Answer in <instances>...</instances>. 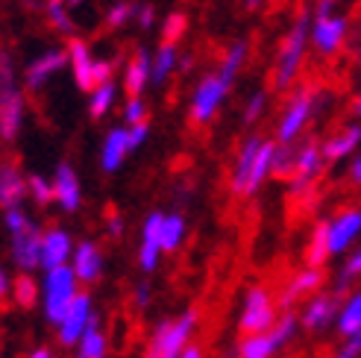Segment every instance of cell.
Listing matches in <instances>:
<instances>
[{"label":"cell","mask_w":361,"mask_h":358,"mask_svg":"<svg viewBox=\"0 0 361 358\" xmlns=\"http://www.w3.org/2000/svg\"><path fill=\"white\" fill-rule=\"evenodd\" d=\"M176 68H179V50L173 42H165L153 56V85H165Z\"/></svg>","instance_id":"obj_29"},{"label":"cell","mask_w":361,"mask_h":358,"mask_svg":"<svg viewBox=\"0 0 361 358\" xmlns=\"http://www.w3.org/2000/svg\"><path fill=\"white\" fill-rule=\"evenodd\" d=\"M150 82H153V56L147 50H135L130 56V62H126V68H123V88H126V94L135 97Z\"/></svg>","instance_id":"obj_17"},{"label":"cell","mask_w":361,"mask_h":358,"mask_svg":"<svg viewBox=\"0 0 361 358\" xmlns=\"http://www.w3.org/2000/svg\"><path fill=\"white\" fill-rule=\"evenodd\" d=\"M68 62H71V74H74V82L82 88V92H92L97 85V59L92 47H88L82 39H71L68 44Z\"/></svg>","instance_id":"obj_13"},{"label":"cell","mask_w":361,"mask_h":358,"mask_svg":"<svg viewBox=\"0 0 361 358\" xmlns=\"http://www.w3.org/2000/svg\"><path fill=\"white\" fill-rule=\"evenodd\" d=\"M68 65V50H44L42 56H35L27 68V74H24V82L30 92H39V88L50 80V77H56L59 70Z\"/></svg>","instance_id":"obj_16"},{"label":"cell","mask_w":361,"mask_h":358,"mask_svg":"<svg viewBox=\"0 0 361 358\" xmlns=\"http://www.w3.org/2000/svg\"><path fill=\"white\" fill-rule=\"evenodd\" d=\"M27 183H30V191H32V197L39 203H50L53 197H56V188L47 185V179H42V176H30Z\"/></svg>","instance_id":"obj_41"},{"label":"cell","mask_w":361,"mask_h":358,"mask_svg":"<svg viewBox=\"0 0 361 358\" xmlns=\"http://www.w3.org/2000/svg\"><path fill=\"white\" fill-rule=\"evenodd\" d=\"M68 256H71V238L62 229H50L42 241V267L44 271H53V267L65 264Z\"/></svg>","instance_id":"obj_25"},{"label":"cell","mask_w":361,"mask_h":358,"mask_svg":"<svg viewBox=\"0 0 361 358\" xmlns=\"http://www.w3.org/2000/svg\"><path fill=\"white\" fill-rule=\"evenodd\" d=\"M179 358H203V355H200V350H197V347H185Z\"/></svg>","instance_id":"obj_48"},{"label":"cell","mask_w":361,"mask_h":358,"mask_svg":"<svg viewBox=\"0 0 361 358\" xmlns=\"http://www.w3.org/2000/svg\"><path fill=\"white\" fill-rule=\"evenodd\" d=\"M358 235H361V209H344L326 221V241L332 256L347 253L358 241Z\"/></svg>","instance_id":"obj_10"},{"label":"cell","mask_w":361,"mask_h":358,"mask_svg":"<svg viewBox=\"0 0 361 358\" xmlns=\"http://www.w3.org/2000/svg\"><path fill=\"white\" fill-rule=\"evenodd\" d=\"M320 285H323V271H320V267H314V264L302 267V271L294 273V279L288 282V288L282 291L279 306H282V309H291L297 300H302L305 294H314Z\"/></svg>","instance_id":"obj_18"},{"label":"cell","mask_w":361,"mask_h":358,"mask_svg":"<svg viewBox=\"0 0 361 358\" xmlns=\"http://www.w3.org/2000/svg\"><path fill=\"white\" fill-rule=\"evenodd\" d=\"M350 32V21L341 12H335V0H320L312 18V47L320 56H335L344 47Z\"/></svg>","instance_id":"obj_2"},{"label":"cell","mask_w":361,"mask_h":358,"mask_svg":"<svg viewBox=\"0 0 361 358\" xmlns=\"http://www.w3.org/2000/svg\"><path fill=\"white\" fill-rule=\"evenodd\" d=\"M135 21H138L144 30H150L153 21H156V6H153V4H141V6H138V15H135Z\"/></svg>","instance_id":"obj_45"},{"label":"cell","mask_w":361,"mask_h":358,"mask_svg":"<svg viewBox=\"0 0 361 358\" xmlns=\"http://www.w3.org/2000/svg\"><path fill=\"white\" fill-rule=\"evenodd\" d=\"M123 121H126V123H141V121H147V106H144L141 94H135V97L126 100V106H123Z\"/></svg>","instance_id":"obj_40"},{"label":"cell","mask_w":361,"mask_h":358,"mask_svg":"<svg viewBox=\"0 0 361 358\" xmlns=\"http://www.w3.org/2000/svg\"><path fill=\"white\" fill-rule=\"evenodd\" d=\"M194 323H197V311H185L179 320L159 323L153 341H150V350H147V358H179L183 350L188 347Z\"/></svg>","instance_id":"obj_6"},{"label":"cell","mask_w":361,"mask_h":358,"mask_svg":"<svg viewBox=\"0 0 361 358\" xmlns=\"http://www.w3.org/2000/svg\"><path fill=\"white\" fill-rule=\"evenodd\" d=\"M115 97H118V88H115L112 80L94 85V88H92V97H88V112H92V118H103L106 112L112 109Z\"/></svg>","instance_id":"obj_31"},{"label":"cell","mask_w":361,"mask_h":358,"mask_svg":"<svg viewBox=\"0 0 361 358\" xmlns=\"http://www.w3.org/2000/svg\"><path fill=\"white\" fill-rule=\"evenodd\" d=\"M92 323V302H88L85 294H77V300L71 302V309L65 311L62 323H59V341L62 347H71V344H80L82 332Z\"/></svg>","instance_id":"obj_15"},{"label":"cell","mask_w":361,"mask_h":358,"mask_svg":"<svg viewBox=\"0 0 361 358\" xmlns=\"http://www.w3.org/2000/svg\"><path fill=\"white\" fill-rule=\"evenodd\" d=\"M347 176H350V183H353L355 188H361V153H355V156H353V162H350Z\"/></svg>","instance_id":"obj_46"},{"label":"cell","mask_w":361,"mask_h":358,"mask_svg":"<svg viewBox=\"0 0 361 358\" xmlns=\"http://www.w3.org/2000/svg\"><path fill=\"white\" fill-rule=\"evenodd\" d=\"M335 358H361V332L358 335H350L344 344H341L338 355Z\"/></svg>","instance_id":"obj_42"},{"label":"cell","mask_w":361,"mask_h":358,"mask_svg":"<svg viewBox=\"0 0 361 358\" xmlns=\"http://www.w3.org/2000/svg\"><path fill=\"white\" fill-rule=\"evenodd\" d=\"M103 355H106V338L97 329V320H92L80 338V358H103Z\"/></svg>","instance_id":"obj_32"},{"label":"cell","mask_w":361,"mask_h":358,"mask_svg":"<svg viewBox=\"0 0 361 358\" xmlns=\"http://www.w3.org/2000/svg\"><path fill=\"white\" fill-rule=\"evenodd\" d=\"M332 259L329 253V241H326V221L317 223L314 232H312V244H309V264L314 267H323V261Z\"/></svg>","instance_id":"obj_34"},{"label":"cell","mask_w":361,"mask_h":358,"mask_svg":"<svg viewBox=\"0 0 361 358\" xmlns=\"http://www.w3.org/2000/svg\"><path fill=\"white\" fill-rule=\"evenodd\" d=\"M9 294V279H6V273H4V267H0V300H4Z\"/></svg>","instance_id":"obj_47"},{"label":"cell","mask_w":361,"mask_h":358,"mask_svg":"<svg viewBox=\"0 0 361 358\" xmlns=\"http://www.w3.org/2000/svg\"><path fill=\"white\" fill-rule=\"evenodd\" d=\"M312 18H314V9H302L291 30L285 32V39L279 44V53H276V65H274V88L276 92H285L291 88L300 68H302V59H305V50L312 44Z\"/></svg>","instance_id":"obj_1"},{"label":"cell","mask_w":361,"mask_h":358,"mask_svg":"<svg viewBox=\"0 0 361 358\" xmlns=\"http://www.w3.org/2000/svg\"><path fill=\"white\" fill-rule=\"evenodd\" d=\"M323 165H326V156H323V147L309 141L302 144L294 156V171H291V194H300L309 188L314 179L323 173Z\"/></svg>","instance_id":"obj_11"},{"label":"cell","mask_w":361,"mask_h":358,"mask_svg":"<svg viewBox=\"0 0 361 358\" xmlns=\"http://www.w3.org/2000/svg\"><path fill=\"white\" fill-rule=\"evenodd\" d=\"M53 188H56V200L62 203L65 211H77L80 209V200H82V194H80V179L74 173V168L71 165H59L56 168V183H53Z\"/></svg>","instance_id":"obj_23"},{"label":"cell","mask_w":361,"mask_h":358,"mask_svg":"<svg viewBox=\"0 0 361 358\" xmlns=\"http://www.w3.org/2000/svg\"><path fill=\"white\" fill-rule=\"evenodd\" d=\"M100 253H97V247L94 244H80L77 247V253H74V271H77V279L85 282V285H92L100 279Z\"/></svg>","instance_id":"obj_27"},{"label":"cell","mask_w":361,"mask_h":358,"mask_svg":"<svg viewBox=\"0 0 361 358\" xmlns=\"http://www.w3.org/2000/svg\"><path fill=\"white\" fill-rule=\"evenodd\" d=\"M259 135H250L241 150H238V159H235V168H232V191L235 194H247V183H250V173H252V162H256L259 156V147H262Z\"/></svg>","instance_id":"obj_22"},{"label":"cell","mask_w":361,"mask_h":358,"mask_svg":"<svg viewBox=\"0 0 361 358\" xmlns=\"http://www.w3.org/2000/svg\"><path fill=\"white\" fill-rule=\"evenodd\" d=\"M358 147H361V123H350V127L335 132L323 144V156H326V162H341V159L355 156Z\"/></svg>","instance_id":"obj_20"},{"label":"cell","mask_w":361,"mask_h":358,"mask_svg":"<svg viewBox=\"0 0 361 358\" xmlns=\"http://www.w3.org/2000/svg\"><path fill=\"white\" fill-rule=\"evenodd\" d=\"M335 326H338L341 338H350V335L361 332V291H355V294H350L344 300V306H341V311H338Z\"/></svg>","instance_id":"obj_28"},{"label":"cell","mask_w":361,"mask_h":358,"mask_svg":"<svg viewBox=\"0 0 361 358\" xmlns=\"http://www.w3.org/2000/svg\"><path fill=\"white\" fill-rule=\"evenodd\" d=\"M267 109V92H252L244 106V123H256Z\"/></svg>","instance_id":"obj_38"},{"label":"cell","mask_w":361,"mask_h":358,"mask_svg":"<svg viewBox=\"0 0 361 358\" xmlns=\"http://www.w3.org/2000/svg\"><path fill=\"white\" fill-rule=\"evenodd\" d=\"M147 291H150L147 285H141V288H138V302H141V306H144V302H147V297H150Z\"/></svg>","instance_id":"obj_49"},{"label":"cell","mask_w":361,"mask_h":358,"mask_svg":"<svg viewBox=\"0 0 361 358\" xmlns=\"http://www.w3.org/2000/svg\"><path fill=\"white\" fill-rule=\"evenodd\" d=\"M185 15L183 12H173V15H168V21H165V27H161V35H165V42H173L176 44V39L185 32Z\"/></svg>","instance_id":"obj_39"},{"label":"cell","mask_w":361,"mask_h":358,"mask_svg":"<svg viewBox=\"0 0 361 358\" xmlns=\"http://www.w3.org/2000/svg\"><path fill=\"white\" fill-rule=\"evenodd\" d=\"M150 135V127H147V121H141V123H130V147L138 150L144 141H147Z\"/></svg>","instance_id":"obj_43"},{"label":"cell","mask_w":361,"mask_h":358,"mask_svg":"<svg viewBox=\"0 0 361 358\" xmlns=\"http://www.w3.org/2000/svg\"><path fill=\"white\" fill-rule=\"evenodd\" d=\"M355 276H361V247L350 256V261H347V267H344V276H341V282H350V279H355Z\"/></svg>","instance_id":"obj_44"},{"label":"cell","mask_w":361,"mask_h":358,"mask_svg":"<svg viewBox=\"0 0 361 358\" xmlns=\"http://www.w3.org/2000/svg\"><path fill=\"white\" fill-rule=\"evenodd\" d=\"M353 112L361 118V92H358V97H355V106H353Z\"/></svg>","instance_id":"obj_53"},{"label":"cell","mask_w":361,"mask_h":358,"mask_svg":"<svg viewBox=\"0 0 361 358\" xmlns=\"http://www.w3.org/2000/svg\"><path fill=\"white\" fill-rule=\"evenodd\" d=\"M338 294H323L317 291L309 302H305V309L300 314V323L302 329H309V332H320V329H326L329 323H335L338 320Z\"/></svg>","instance_id":"obj_14"},{"label":"cell","mask_w":361,"mask_h":358,"mask_svg":"<svg viewBox=\"0 0 361 358\" xmlns=\"http://www.w3.org/2000/svg\"><path fill=\"white\" fill-rule=\"evenodd\" d=\"M191 65H194V59H191V56H183V59H179V70H188Z\"/></svg>","instance_id":"obj_50"},{"label":"cell","mask_w":361,"mask_h":358,"mask_svg":"<svg viewBox=\"0 0 361 358\" xmlns=\"http://www.w3.org/2000/svg\"><path fill=\"white\" fill-rule=\"evenodd\" d=\"M276 150H279V141H262V147H259V156H256V162H252V173H250V183H247V194H256L262 188L264 179L274 173V162H276Z\"/></svg>","instance_id":"obj_24"},{"label":"cell","mask_w":361,"mask_h":358,"mask_svg":"<svg viewBox=\"0 0 361 358\" xmlns=\"http://www.w3.org/2000/svg\"><path fill=\"white\" fill-rule=\"evenodd\" d=\"M77 300V271L68 264H59L47 271L44 279V314L50 323H62L65 311L71 309V302Z\"/></svg>","instance_id":"obj_4"},{"label":"cell","mask_w":361,"mask_h":358,"mask_svg":"<svg viewBox=\"0 0 361 358\" xmlns=\"http://www.w3.org/2000/svg\"><path fill=\"white\" fill-rule=\"evenodd\" d=\"M135 15H138L135 4H130V0H118V4H112L109 12H106V24L109 27H123V24H130Z\"/></svg>","instance_id":"obj_36"},{"label":"cell","mask_w":361,"mask_h":358,"mask_svg":"<svg viewBox=\"0 0 361 358\" xmlns=\"http://www.w3.org/2000/svg\"><path fill=\"white\" fill-rule=\"evenodd\" d=\"M12 291H15V300H18V306H24V309H32L35 306V282L30 279V276H18L15 279V285H12Z\"/></svg>","instance_id":"obj_37"},{"label":"cell","mask_w":361,"mask_h":358,"mask_svg":"<svg viewBox=\"0 0 361 358\" xmlns=\"http://www.w3.org/2000/svg\"><path fill=\"white\" fill-rule=\"evenodd\" d=\"M68 4H71V6H82V4H85V0H68Z\"/></svg>","instance_id":"obj_54"},{"label":"cell","mask_w":361,"mask_h":358,"mask_svg":"<svg viewBox=\"0 0 361 358\" xmlns=\"http://www.w3.org/2000/svg\"><path fill=\"white\" fill-rule=\"evenodd\" d=\"M241 329L247 335H256V332H267L270 326L276 323V302L270 300V294L264 288H250L244 297V306H241Z\"/></svg>","instance_id":"obj_9"},{"label":"cell","mask_w":361,"mask_h":358,"mask_svg":"<svg viewBox=\"0 0 361 358\" xmlns=\"http://www.w3.org/2000/svg\"><path fill=\"white\" fill-rule=\"evenodd\" d=\"M229 88H232V82L221 74V70L206 74L200 82H197L194 94H191V121L194 123H209L214 115H218L221 106H224Z\"/></svg>","instance_id":"obj_7"},{"label":"cell","mask_w":361,"mask_h":358,"mask_svg":"<svg viewBox=\"0 0 361 358\" xmlns=\"http://www.w3.org/2000/svg\"><path fill=\"white\" fill-rule=\"evenodd\" d=\"M24 123V94L12 80L9 56H0V138L12 141Z\"/></svg>","instance_id":"obj_5"},{"label":"cell","mask_w":361,"mask_h":358,"mask_svg":"<svg viewBox=\"0 0 361 358\" xmlns=\"http://www.w3.org/2000/svg\"><path fill=\"white\" fill-rule=\"evenodd\" d=\"M300 326L302 323H300L297 314H291V311L282 314L267 332H256V335L244 338L241 347H238V358H274L297 335Z\"/></svg>","instance_id":"obj_3"},{"label":"cell","mask_w":361,"mask_h":358,"mask_svg":"<svg viewBox=\"0 0 361 358\" xmlns=\"http://www.w3.org/2000/svg\"><path fill=\"white\" fill-rule=\"evenodd\" d=\"M312 115H314V92L312 88H302V92H297L291 100H288L285 112L279 118V127H276L279 144H294L300 138V132L305 130V123L312 121Z\"/></svg>","instance_id":"obj_8"},{"label":"cell","mask_w":361,"mask_h":358,"mask_svg":"<svg viewBox=\"0 0 361 358\" xmlns=\"http://www.w3.org/2000/svg\"><path fill=\"white\" fill-rule=\"evenodd\" d=\"M250 56V44L247 42H235V44H229V50L224 53V59H221V74L229 80V82H235V77L241 74V68Z\"/></svg>","instance_id":"obj_30"},{"label":"cell","mask_w":361,"mask_h":358,"mask_svg":"<svg viewBox=\"0 0 361 358\" xmlns=\"http://www.w3.org/2000/svg\"><path fill=\"white\" fill-rule=\"evenodd\" d=\"M44 12H47V21L53 24V30H59L65 35L74 32V21H71V4H68V0H47Z\"/></svg>","instance_id":"obj_33"},{"label":"cell","mask_w":361,"mask_h":358,"mask_svg":"<svg viewBox=\"0 0 361 358\" xmlns=\"http://www.w3.org/2000/svg\"><path fill=\"white\" fill-rule=\"evenodd\" d=\"M161 221L165 214H150L147 223H144V235H141V249H138V261L144 271H153L159 253H161Z\"/></svg>","instance_id":"obj_21"},{"label":"cell","mask_w":361,"mask_h":358,"mask_svg":"<svg viewBox=\"0 0 361 358\" xmlns=\"http://www.w3.org/2000/svg\"><path fill=\"white\" fill-rule=\"evenodd\" d=\"M133 153L130 147V127H115L103 141V150H100V165L103 171H118L123 165V159Z\"/></svg>","instance_id":"obj_19"},{"label":"cell","mask_w":361,"mask_h":358,"mask_svg":"<svg viewBox=\"0 0 361 358\" xmlns=\"http://www.w3.org/2000/svg\"><path fill=\"white\" fill-rule=\"evenodd\" d=\"M42 241H44V235L32 223L12 232V259H15V264L21 267V271L42 267Z\"/></svg>","instance_id":"obj_12"},{"label":"cell","mask_w":361,"mask_h":358,"mask_svg":"<svg viewBox=\"0 0 361 358\" xmlns=\"http://www.w3.org/2000/svg\"><path fill=\"white\" fill-rule=\"evenodd\" d=\"M262 4H264V0H244V6H247V9H259Z\"/></svg>","instance_id":"obj_51"},{"label":"cell","mask_w":361,"mask_h":358,"mask_svg":"<svg viewBox=\"0 0 361 358\" xmlns=\"http://www.w3.org/2000/svg\"><path fill=\"white\" fill-rule=\"evenodd\" d=\"M30 358H53V355H50V352H47V350H35V352H32V355H30Z\"/></svg>","instance_id":"obj_52"},{"label":"cell","mask_w":361,"mask_h":358,"mask_svg":"<svg viewBox=\"0 0 361 358\" xmlns=\"http://www.w3.org/2000/svg\"><path fill=\"white\" fill-rule=\"evenodd\" d=\"M27 188H30V183H24V176L18 173L12 165L0 168V206L4 209H15L24 200Z\"/></svg>","instance_id":"obj_26"},{"label":"cell","mask_w":361,"mask_h":358,"mask_svg":"<svg viewBox=\"0 0 361 358\" xmlns=\"http://www.w3.org/2000/svg\"><path fill=\"white\" fill-rule=\"evenodd\" d=\"M335 4H338V0H335Z\"/></svg>","instance_id":"obj_55"},{"label":"cell","mask_w":361,"mask_h":358,"mask_svg":"<svg viewBox=\"0 0 361 358\" xmlns=\"http://www.w3.org/2000/svg\"><path fill=\"white\" fill-rule=\"evenodd\" d=\"M185 235V221L179 218V214H168L165 221H161V249H176L179 241Z\"/></svg>","instance_id":"obj_35"}]
</instances>
